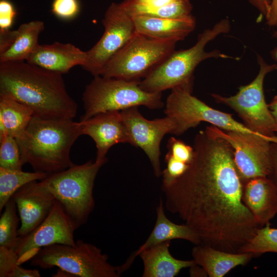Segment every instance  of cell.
<instances>
[{"mask_svg":"<svg viewBox=\"0 0 277 277\" xmlns=\"http://www.w3.org/2000/svg\"><path fill=\"white\" fill-rule=\"evenodd\" d=\"M193 148L186 172L162 189L166 208L197 233L201 244L239 253L261 226L243 201L233 149L206 129L196 134Z\"/></svg>","mask_w":277,"mask_h":277,"instance_id":"cell-1","label":"cell"},{"mask_svg":"<svg viewBox=\"0 0 277 277\" xmlns=\"http://www.w3.org/2000/svg\"><path fill=\"white\" fill-rule=\"evenodd\" d=\"M62 75L26 61L0 62V95L29 107L34 116L73 119L77 105L68 93Z\"/></svg>","mask_w":277,"mask_h":277,"instance_id":"cell-2","label":"cell"},{"mask_svg":"<svg viewBox=\"0 0 277 277\" xmlns=\"http://www.w3.org/2000/svg\"><path fill=\"white\" fill-rule=\"evenodd\" d=\"M81 135L80 122L33 115L24 131L15 138L23 164H30L34 171L49 175L74 164L70 152Z\"/></svg>","mask_w":277,"mask_h":277,"instance_id":"cell-3","label":"cell"},{"mask_svg":"<svg viewBox=\"0 0 277 277\" xmlns=\"http://www.w3.org/2000/svg\"><path fill=\"white\" fill-rule=\"evenodd\" d=\"M230 29L228 19H223L211 28L199 34L197 41L191 47L174 50L147 76L140 82L141 88L149 92H161L187 86H193V72L202 61L210 58L238 59L226 55L219 50L205 51L207 44L221 34Z\"/></svg>","mask_w":277,"mask_h":277,"instance_id":"cell-4","label":"cell"},{"mask_svg":"<svg viewBox=\"0 0 277 277\" xmlns=\"http://www.w3.org/2000/svg\"><path fill=\"white\" fill-rule=\"evenodd\" d=\"M104 165L95 161L73 164L65 170L48 175L39 182L34 181L33 184L59 202L78 229L87 222L94 209V183Z\"/></svg>","mask_w":277,"mask_h":277,"instance_id":"cell-5","label":"cell"},{"mask_svg":"<svg viewBox=\"0 0 277 277\" xmlns=\"http://www.w3.org/2000/svg\"><path fill=\"white\" fill-rule=\"evenodd\" d=\"M140 81L94 76L87 85L83 94L85 110L80 121L97 114L143 106L154 110L164 105L162 93L149 92L140 86Z\"/></svg>","mask_w":277,"mask_h":277,"instance_id":"cell-6","label":"cell"},{"mask_svg":"<svg viewBox=\"0 0 277 277\" xmlns=\"http://www.w3.org/2000/svg\"><path fill=\"white\" fill-rule=\"evenodd\" d=\"M93 244L77 240L74 245L55 244L39 249L30 259V265L42 269L57 267L75 277H118V266Z\"/></svg>","mask_w":277,"mask_h":277,"instance_id":"cell-7","label":"cell"},{"mask_svg":"<svg viewBox=\"0 0 277 277\" xmlns=\"http://www.w3.org/2000/svg\"><path fill=\"white\" fill-rule=\"evenodd\" d=\"M177 42L136 33L109 60L100 75L141 81L175 50Z\"/></svg>","mask_w":277,"mask_h":277,"instance_id":"cell-8","label":"cell"},{"mask_svg":"<svg viewBox=\"0 0 277 277\" xmlns=\"http://www.w3.org/2000/svg\"><path fill=\"white\" fill-rule=\"evenodd\" d=\"M192 88L190 86L174 88L166 99L164 112L175 124L173 134L181 135L201 122H207L223 130L263 135L236 121L231 114L212 108L192 95Z\"/></svg>","mask_w":277,"mask_h":277,"instance_id":"cell-9","label":"cell"},{"mask_svg":"<svg viewBox=\"0 0 277 277\" xmlns=\"http://www.w3.org/2000/svg\"><path fill=\"white\" fill-rule=\"evenodd\" d=\"M257 60L260 70L250 83L241 86L233 96H223L215 93L211 96L216 103L233 109L250 130L273 137L277 126L266 102L263 86L265 76L277 69V64H269L260 55H257Z\"/></svg>","mask_w":277,"mask_h":277,"instance_id":"cell-10","label":"cell"},{"mask_svg":"<svg viewBox=\"0 0 277 277\" xmlns=\"http://www.w3.org/2000/svg\"><path fill=\"white\" fill-rule=\"evenodd\" d=\"M206 129L212 134L225 140L233 150V161L243 184L255 177H268L272 169L271 143L277 135L223 130L211 125Z\"/></svg>","mask_w":277,"mask_h":277,"instance_id":"cell-11","label":"cell"},{"mask_svg":"<svg viewBox=\"0 0 277 277\" xmlns=\"http://www.w3.org/2000/svg\"><path fill=\"white\" fill-rule=\"evenodd\" d=\"M102 24L104 33L100 40L87 51L82 67L94 76L100 75L109 60L136 33L133 19L120 3H112L106 10Z\"/></svg>","mask_w":277,"mask_h":277,"instance_id":"cell-12","label":"cell"},{"mask_svg":"<svg viewBox=\"0 0 277 277\" xmlns=\"http://www.w3.org/2000/svg\"><path fill=\"white\" fill-rule=\"evenodd\" d=\"M77 227L55 200L47 216L26 235L18 236L14 250L18 263H25L41 248L55 244L74 245V232Z\"/></svg>","mask_w":277,"mask_h":277,"instance_id":"cell-13","label":"cell"},{"mask_svg":"<svg viewBox=\"0 0 277 277\" xmlns=\"http://www.w3.org/2000/svg\"><path fill=\"white\" fill-rule=\"evenodd\" d=\"M131 145L140 148L148 156L156 177L162 175L160 144L167 133L173 134L175 124L170 117L149 120L132 107L120 111Z\"/></svg>","mask_w":277,"mask_h":277,"instance_id":"cell-14","label":"cell"},{"mask_svg":"<svg viewBox=\"0 0 277 277\" xmlns=\"http://www.w3.org/2000/svg\"><path fill=\"white\" fill-rule=\"evenodd\" d=\"M80 122L83 134L91 137L95 144L97 162L105 164L108 160L107 153L112 146L129 142L120 111L101 113Z\"/></svg>","mask_w":277,"mask_h":277,"instance_id":"cell-15","label":"cell"},{"mask_svg":"<svg viewBox=\"0 0 277 277\" xmlns=\"http://www.w3.org/2000/svg\"><path fill=\"white\" fill-rule=\"evenodd\" d=\"M12 197L20 218L18 236L26 235L38 226L49 214L55 201L50 194L36 189L33 182L17 190Z\"/></svg>","mask_w":277,"mask_h":277,"instance_id":"cell-16","label":"cell"},{"mask_svg":"<svg viewBox=\"0 0 277 277\" xmlns=\"http://www.w3.org/2000/svg\"><path fill=\"white\" fill-rule=\"evenodd\" d=\"M242 199L261 227L277 214V189L268 177L250 179L243 184Z\"/></svg>","mask_w":277,"mask_h":277,"instance_id":"cell-17","label":"cell"},{"mask_svg":"<svg viewBox=\"0 0 277 277\" xmlns=\"http://www.w3.org/2000/svg\"><path fill=\"white\" fill-rule=\"evenodd\" d=\"M86 58V51L70 43L56 42L50 45L39 44L26 61L63 74L75 66H82Z\"/></svg>","mask_w":277,"mask_h":277,"instance_id":"cell-18","label":"cell"},{"mask_svg":"<svg viewBox=\"0 0 277 277\" xmlns=\"http://www.w3.org/2000/svg\"><path fill=\"white\" fill-rule=\"evenodd\" d=\"M174 239L185 240L195 245L202 244L199 235L189 226L185 224H175L167 218L165 213L163 202L160 199L156 207V220L152 232L145 243L131 255L126 262L118 266L121 273L128 269L135 258L143 250Z\"/></svg>","mask_w":277,"mask_h":277,"instance_id":"cell-19","label":"cell"},{"mask_svg":"<svg viewBox=\"0 0 277 277\" xmlns=\"http://www.w3.org/2000/svg\"><path fill=\"white\" fill-rule=\"evenodd\" d=\"M136 32L156 39L183 40L192 32L196 25L192 15L180 19H169L144 15L132 17Z\"/></svg>","mask_w":277,"mask_h":277,"instance_id":"cell-20","label":"cell"},{"mask_svg":"<svg viewBox=\"0 0 277 277\" xmlns=\"http://www.w3.org/2000/svg\"><path fill=\"white\" fill-rule=\"evenodd\" d=\"M191 254L195 264L202 267L210 277H223L238 266H244L254 256L251 253H231L200 244Z\"/></svg>","mask_w":277,"mask_h":277,"instance_id":"cell-21","label":"cell"},{"mask_svg":"<svg viewBox=\"0 0 277 277\" xmlns=\"http://www.w3.org/2000/svg\"><path fill=\"white\" fill-rule=\"evenodd\" d=\"M171 241H166L147 248L139 256L144 264L143 277H174L181 270L195 264L193 260H181L169 252Z\"/></svg>","mask_w":277,"mask_h":277,"instance_id":"cell-22","label":"cell"},{"mask_svg":"<svg viewBox=\"0 0 277 277\" xmlns=\"http://www.w3.org/2000/svg\"><path fill=\"white\" fill-rule=\"evenodd\" d=\"M120 4L132 17L144 15L180 19L190 15L192 10L189 0H124Z\"/></svg>","mask_w":277,"mask_h":277,"instance_id":"cell-23","label":"cell"},{"mask_svg":"<svg viewBox=\"0 0 277 277\" xmlns=\"http://www.w3.org/2000/svg\"><path fill=\"white\" fill-rule=\"evenodd\" d=\"M33 116L28 106L7 95H0V135L15 138L26 129Z\"/></svg>","mask_w":277,"mask_h":277,"instance_id":"cell-24","label":"cell"},{"mask_svg":"<svg viewBox=\"0 0 277 277\" xmlns=\"http://www.w3.org/2000/svg\"><path fill=\"white\" fill-rule=\"evenodd\" d=\"M44 27V23L41 21H33L21 25L14 44L0 54V62L26 61L39 45L38 37Z\"/></svg>","mask_w":277,"mask_h":277,"instance_id":"cell-25","label":"cell"},{"mask_svg":"<svg viewBox=\"0 0 277 277\" xmlns=\"http://www.w3.org/2000/svg\"><path fill=\"white\" fill-rule=\"evenodd\" d=\"M48 175L34 171L25 172L0 167V212L14 193L24 185L37 180H42Z\"/></svg>","mask_w":277,"mask_h":277,"instance_id":"cell-26","label":"cell"},{"mask_svg":"<svg viewBox=\"0 0 277 277\" xmlns=\"http://www.w3.org/2000/svg\"><path fill=\"white\" fill-rule=\"evenodd\" d=\"M16 205L11 197L6 204L0 218V246L14 249L18 235V223Z\"/></svg>","mask_w":277,"mask_h":277,"instance_id":"cell-27","label":"cell"},{"mask_svg":"<svg viewBox=\"0 0 277 277\" xmlns=\"http://www.w3.org/2000/svg\"><path fill=\"white\" fill-rule=\"evenodd\" d=\"M251 253L254 256L266 252L277 253V228L270 227L269 224L258 228L239 251Z\"/></svg>","mask_w":277,"mask_h":277,"instance_id":"cell-28","label":"cell"},{"mask_svg":"<svg viewBox=\"0 0 277 277\" xmlns=\"http://www.w3.org/2000/svg\"><path fill=\"white\" fill-rule=\"evenodd\" d=\"M37 269H25L18 263L14 249L0 246V277H40Z\"/></svg>","mask_w":277,"mask_h":277,"instance_id":"cell-29","label":"cell"},{"mask_svg":"<svg viewBox=\"0 0 277 277\" xmlns=\"http://www.w3.org/2000/svg\"><path fill=\"white\" fill-rule=\"evenodd\" d=\"M23 165L16 138L6 134L0 135V167L22 170Z\"/></svg>","mask_w":277,"mask_h":277,"instance_id":"cell-30","label":"cell"},{"mask_svg":"<svg viewBox=\"0 0 277 277\" xmlns=\"http://www.w3.org/2000/svg\"><path fill=\"white\" fill-rule=\"evenodd\" d=\"M165 161L166 167L162 172V189L168 187L181 177L187 170L190 165L175 158L168 152L165 155Z\"/></svg>","mask_w":277,"mask_h":277,"instance_id":"cell-31","label":"cell"},{"mask_svg":"<svg viewBox=\"0 0 277 277\" xmlns=\"http://www.w3.org/2000/svg\"><path fill=\"white\" fill-rule=\"evenodd\" d=\"M80 6L78 0H53L51 12L57 17L64 20L75 18L79 13Z\"/></svg>","mask_w":277,"mask_h":277,"instance_id":"cell-32","label":"cell"},{"mask_svg":"<svg viewBox=\"0 0 277 277\" xmlns=\"http://www.w3.org/2000/svg\"><path fill=\"white\" fill-rule=\"evenodd\" d=\"M168 153L176 159L190 164L193 158V147L186 144L183 141L171 136L167 144Z\"/></svg>","mask_w":277,"mask_h":277,"instance_id":"cell-33","label":"cell"},{"mask_svg":"<svg viewBox=\"0 0 277 277\" xmlns=\"http://www.w3.org/2000/svg\"><path fill=\"white\" fill-rule=\"evenodd\" d=\"M16 12L14 6L8 0L0 1V29H9Z\"/></svg>","mask_w":277,"mask_h":277,"instance_id":"cell-34","label":"cell"},{"mask_svg":"<svg viewBox=\"0 0 277 277\" xmlns=\"http://www.w3.org/2000/svg\"><path fill=\"white\" fill-rule=\"evenodd\" d=\"M17 35V29H0V54L6 52L12 46Z\"/></svg>","mask_w":277,"mask_h":277,"instance_id":"cell-35","label":"cell"},{"mask_svg":"<svg viewBox=\"0 0 277 277\" xmlns=\"http://www.w3.org/2000/svg\"><path fill=\"white\" fill-rule=\"evenodd\" d=\"M272 169L268 176L277 189V143H271Z\"/></svg>","mask_w":277,"mask_h":277,"instance_id":"cell-36","label":"cell"},{"mask_svg":"<svg viewBox=\"0 0 277 277\" xmlns=\"http://www.w3.org/2000/svg\"><path fill=\"white\" fill-rule=\"evenodd\" d=\"M248 1L262 16L265 18L267 16L270 10L271 0H248Z\"/></svg>","mask_w":277,"mask_h":277,"instance_id":"cell-37","label":"cell"},{"mask_svg":"<svg viewBox=\"0 0 277 277\" xmlns=\"http://www.w3.org/2000/svg\"><path fill=\"white\" fill-rule=\"evenodd\" d=\"M265 18L266 24L269 27L277 25V0H271L269 12Z\"/></svg>","mask_w":277,"mask_h":277,"instance_id":"cell-38","label":"cell"},{"mask_svg":"<svg viewBox=\"0 0 277 277\" xmlns=\"http://www.w3.org/2000/svg\"><path fill=\"white\" fill-rule=\"evenodd\" d=\"M190 268V275L191 276H207V272L201 266L195 264Z\"/></svg>","mask_w":277,"mask_h":277,"instance_id":"cell-39","label":"cell"},{"mask_svg":"<svg viewBox=\"0 0 277 277\" xmlns=\"http://www.w3.org/2000/svg\"><path fill=\"white\" fill-rule=\"evenodd\" d=\"M268 106L277 126V95L273 97Z\"/></svg>","mask_w":277,"mask_h":277,"instance_id":"cell-40","label":"cell"},{"mask_svg":"<svg viewBox=\"0 0 277 277\" xmlns=\"http://www.w3.org/2000/svg\"><path fill=\"white\" fill-rule=\"evenodd\" d=\"M272 35L277 38V30L274 31L273 32ZM271 55L272 57L277 62V47L274 48L271 52Z\"/></svg>","mask_w":277,"mask_h":277,"instance_id":"cell-41","label":"cell"},{"mask_svg":"<svg viewBox=\"0 0 277 277\" xmlns=\"http://www.w3.org/2000/svg\"><path fill=\"white\" fill-rule=\"evenodd\" d=\"M275 132L277 133V128L275 129Z\"/></svg>","mask_w":277,"mask_h":277,"instance_id":"cell-42","label":"cell"}]
</instances>
